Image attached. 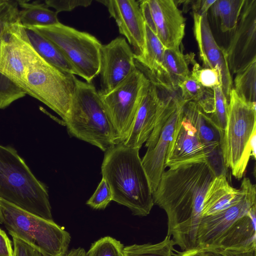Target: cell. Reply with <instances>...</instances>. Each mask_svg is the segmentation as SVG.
<instances>
[{"mask_svg":"<svg viewBox=\"0 0 256 256\" xmlns=\"http://www.w3.org/2000/svg\"><path fill=\"white\" fill-rule=\"evenodd\" d=\"M216 174L206 162L169 168L152 193L154 204L168 218L167 235L182 250L197 248L196 236L204 202Z\"/></svg>","mask_w":256,"mask_h":256,"instance_id":"cell-1","label":"cell"},{"mask_svg":"<svg viewBox=\"0 0 256 256\" xmlns=\"http://www.w3.org/2000/svg\"><path fill=\"white\" fill-rule=\"evenodd\" d=\"M139 150L123 143L114 145L105 152L101 171L112 200L128 207L134 215L144 216L150 214L154 204Z\"/></svg>","mask_w":256,"mask_h":256,"instance_id":"cell-2","label":"cell"},{"mask_svg":"<svg viewBox=\"0 0 256 256\" xmlns=\"http://www.w3.org/2000/svg\"><path fill=\"white\" fill-rule=\"evenodd\" d=\"M0 200L52 220L48 189L10 146L0 144Z\"/></svg>","mask_w":256,"mask_h":256,"instance_id":"cell-3","label":"cell"},{"mask_svg":"<svg viewBox=\"0 0 256 256\" xmlns=\"http://www.w3.org/2000/svg\"><path fill=\"white\" fill-rule=\"evenodd\" d=\"M64 123L70 136L104 152L116 144L113 126L92 82L77 78L69 116Z\"/></svg>","mask_w":256,"mask_h":256,"instance_id":"cell-4","label":"cell"},{"mask_svg":"<svg viewBox=\"0 0 256 256\" xmlns=\"http://www.w3.org/2000/svg\"><path fill=\"white\" fill-rule=\"evenodd\" d=\"M0 224L36 248L43 256H64L70 234L54 221L48 220L0 200Z\"/></svg>","mask_w":256,"mask_h":256,"instance_id":"cell-5","label":"cell"},{"mask_svg":"<svg viewBox=\"0 0 256 256\" xmlns=\"http://www.w3.org/2000/svg\"><path fill=\"white\" fill-rule=\"evenodd\" d=\"M256 106L240 98L232 88L222 148L226 167L238 180L243 177L251 156L250 142L256 134Z\"/></svg>","mask_w":256,"mask_h":256,"instance_id":"cell-6","label":"cell"},{"mask_svg":"<svg viewBox=\"0 0 256 256\" xmlns=\"http://www.w3.org/2000/svg\"><path fill=\"white\" fill-rule=\"evenodd\" d=\"M76 80L75 75L54 66L38 54L28 67L24 90L64 121L69 116Z\"/></svg>","mask_w":256,"mask_h":256,"instance_id":"cell-7","label":"cell"},{"mask_svg":"<svg viewBox=\"0 0 256 256\" xmlns=\"http://www.w3.org/2000/svg\"><path fill=\"white\" fill-rule=\"evenodd\" d=\"M30 28L52 42L78 75L91 83L100 74L102 44L94 36L60 22Z\"/></svg>","mask_w":256,"mask_h":256,"instance_id":"cell-8","label":"cell"},{"mask_svg":"<svg viewBox=\"0 0 256 256\" xmlns=\"http://www.w3.org/2000/svg\"><path fill=\"white\" fill-rule=\"evenodd\" d=\"M150 82L137 68L111 92L100 95L106 112L113 126L116 144L128 138L138 105Z\"/></svg>","mask_w":256,"mask_h":256,"instance_id":"cell-9","label":"cell"},{"mask_svg":"<svg viewBox=\"0 0 256 256\" xmlns=\"http://www.w3.org/2000/svg\"><path fill=\"white\" fill-rule=\"evenodd\" d=\"M38 55L18 20L0 42V82L24 90L28 67Z\"/></svg>","mask_w":256,"mask_h":256,"instance_id":"cell-10","label":"cell"},{"mask_svg":"<svg viewBox=\"0 0 256 256\" xmlns=\"http://www.w3.org/2000/svg\"><path fill=\"white\" fill-rule=\"evenodd\" d=\"M146 24L168 49H180L185 18L172 0L138 1Z\"/></svg>","mask_w":256,"mask_h":256,"instance_id":"cell-11","label":"cell"},{"mask_svg":"<svg viewBox=\"0 0 256 256\" xmlns=\"http://www.w3.org/2000/svg\"><path fill=\"white\" fill-rule=\"evenodd\" d=\"M226 49L230 74L256 61V0H244L236 26Z\"/></svg>","mask_w":256,"mask_h":256,"instance_id":"cell-12","label":"cell"},{"mask_svg":"<svg viewBox=\"0 0 256 256\" xmlns=\"http://www.w3.org/2000/svg\"><path fill=\"white\" fill-rule=\"evenodd\" d=\"M240 186L244 194L238 203L218 214L201 217L196 236L197 248L214 247L228 228L256 204V185L248 178H244Z\"/></svg>","mask_w":256,"mask_h":256,"instance_id":"cell-13","label":"cell"},{"mask_svg":"<svg viewBox=\"0 0 256 256\" xmlns=\"http://www.w3.org/2000/svg\"><path fill=\"white\" fill-rule=\"evenodd\" d=\"M100 56V95L114 90L137 68L134 54L123 37L102 44Z\"/></svg>","mask_w":256,"mask_h":256,"instance_id":"cell-14","label":"cell"},{"mask_svg":"<svg viewBox=\"0 0 256 256\" xmlns=\"http://www.w3.org/2000/svg\"><path fill=\"white\" fill-rule=\"evenodd\" d=\"M207 15L208 13L200 14L193 12L194 36L204 68H215L219 72L222 76V90L229 102L230 94L233 88L226 49L220 46L215 40Z\"/></svg>","mask_w":256,"mask_h":256,"instance_id":"cell-15","label":"cell"},{"mask_svg":"<svg viewBox=\"0 0 256 256\" xmlns=\"http://www.w3.org/2000/svg\"><path fill=\"white\" fill-rule=\"evenodd\" d=\"M99 2L108 8L114 18L120 33L131 46L134 56L143 54L146 46V22L138 1L134 0H105Z\"/></svg>","mask_w":256,"mask_h":256,"instance_id":"cell-16","label":"cell"},{"mask_svg":"<svg viewBox=\"0 0 256 256\" xmlns=\"http://www.w3.org/2000/svg\"><path fill=\"white\" fill-rule=\"evenodd\" d=\"M206 159L196 128L182 112L168 146L165 160L166 168L206 161Z\"/></svg>","mask_w":256,"mask_h":256,"instance_id":"cell-17","label":"cell"},{"mask_svg":"<svg viewBox=\"0 0 256 256\" xmlns=\"http://www.w3.org/2000/svg\"><path fill=\"white\" fill-rule=\"evenodd\" d=\"M183 113L196 128L207 156L206 162L216 176H226L228 168L223 158L222 138L218 130L210 117L194 102L185 104Z\"/></svg>","mask_w":256,"mask_h":256,"instance_id":"cell-18","label":"cell"},{"mask_svg":"<svg viewBox=\"0 0 256 256\" xmlns=\"http://www.w3.org/2000/svg\"><path fill=\"white\" fill-rule=\"evenodd\" d=\"M161 100L162 94L158 86L150 80L137 108L128 136L123 142L124 145L140 149L146 142L154 128Z\"/></svg>","mask_w":256,"mask_h":256,"instance_id":"cell-19","label":"cell"},{"mask_svg":"<svg viewBox=\"0 0 256 256\" xmlns=\"http://www.w3.org/2000/svg\"><path fill=\"white\" fill-rule=\"evenodd\" d=\"M186 103L184 102L180 104L172 114L162 128L156 140L146 148V152L142 160L152 193L156 190L161 176L165 171V160L168 146Z\"/></svg>","mask_w":256,"mask_h":256,"instance_id":"cell-20","label":"cell"},{"mask_svg":"<svg viewBox=\"0 0 256 256\" xmlns=\"http://www.w3.org/2000/svg\"><path fill=\"white\" fill-rule=\"evenodd\" d=\"M256 204L236 220L210 248L246 252L256 250Z\"/></svg>","mask_w":256,"mask_h":256,"instance_id":"cell-21","label":"cell"},{"mask_svg":"<svg viewBox=\"0 0 256 256\" xmlns=\"http://www.w3.org/2000/svg\"><path fill=\"white\" fill-rule=\"evenodd\" d=\"M244 190L232 186L226 176H216L212 180L206 192L202 216L218 214L238 203L243 198Z\"/></svg>","mask_w":256,"mask_h":256,"instance_id":"cell-22","label":"cell"},{"mask_svg":"<svg viewBox=\"0 0 256 256\" xmlns=\"http://www.w3.org/2000/svg\"><path fill=\"white\" fill-rule=\"evenodd\" d=\"M18 2L22 8L19 11V20L24 28L50 26L60 22L58 13L50 10L45 3L30 2L27 0H18Z\"/></svg>","mask_w":256,"mask_h":256,"instance_id":"cell-23","label":"cell"},{"mask_svg":"<svg viewBox=\"0 0 256 256\" xmlns=\"http://www.w3.org/2000/svg\"><path fill=\"white\" fill-rule=\"evenodd\" d=\"M24 28L30 43L44 60L64 72L75 75L70 64L52 42L36 31L30 28Z\"/></svg>","mask_w":256,"mask_h":256,"instance_id":"cell-24","label":"cell"},{"mask_svg":"<svg viewBox=\"0 0 256 256\" xmlns=\"http://www.w3.org/2000/svg\"><path fill=\"white\" fill-rule=\"evenodd\" d=\"M164 56L168 84L178 90V84L190 74L188 66L195 61L194 54L184 55L180 49L165 48Z\"/></svg>","mask_w":256,"mask_h":256,"instance_id":"cell-25","label":"cell"},{"mask_svg":"<svg viewBox=\"0 0 256 256\" xmlns=\"http://www.w3.org/2000/svg\"><path fill=\"white\" fill-rule=\"evenodd\" d=\"M180 98L186 102L197 104L202 112L208 116L214 110V96L212 89L202 86L190 76L178 84Z\"/></svg>","mask_w":256,"mask_h":256,"instance_id":"cell-26","label":"cell"},{"mask_svg":"<svg viewBox=\"0 0 256 256\" xmlns=\"http://www.w3.org/2000/svg\"><path fill=\"white\" fill-rule=\"evenodd\" d=\"M244 0H216L211 6L214 16L220 20L221 30L232 31L236 26Z\"/></svg>","mask_w":256,"mask_h":256,"instance_id":"cell-27","label":"cell"},{"mask_svg":"<svg viewBox=\"0 0 256 256\" xmlns=\"http://www.w3.org/2000/svg\"><path fill=\"white\" fill-rule=\"evenodd\" d=\"M234 86L233 89L240 98L256 104V61L236 74Z\"/></svg>","mask_w":256,"mask_h":256,"instance_id":"cell-28","label":"cell"},{"mask_svg":"<svg viewBox=\"0 0 256 256\" xmlns=\"http://www.w3.org/2000/svg\"><path fill=\"white\" fill-rule=\"evenodd\" d=\"M174 245L172 237L166 235L158 243L134 244L125 246L123 248V256H174Z\"/></svg>","mask_w":256,"mask_h":256,"instance_id":"cell-29","label":"cell"},{"mask_svg":"<svg viewBox=\"0 0 256 256\" xmlns=\"http://www.w3.org/2000/svg\"><path fill=\"white\" fill-rule=\"evenodd\" d=\"M214 96V110L208 116L220 132L222 144L226 126L228 102L224 94L222 85L212 88Z\"/></svg>","mask_w":256,"mask_h":256,"instance_id":"cell-30","label":"cell"},{"mask_svg":"<svg viewBox=\"0 0 256 256\" xmlns=\"http://www.w3.org/2000/svg\"><path fill=\"white\" fill-rule=\"evenodd\" d=\"M18 0H0V42L18 20Z\"/></svg>","mask_w":256,"mask_h":256,"instance_id":"cell-31","label":"cell"},{"mask_svg":"<svg viewBox=\"0 0 256 256\" xmlns=\"http://www.w3.org/2000/svg\"><path fill=\"white\" fill-rule=\"evenodd\" d=\"M124 248L119 240L104 236L94 242L85 256H123Z\"/></svg>","mask_w":256,"mask_h":256,"instance_id":"cell-32","label":"cell"},{"mask_svg":"<svg viewBox=\"0 0 256 256\" xmlns=\"http://www.w3.org/2000/svg\"><path fill=\"white\" fill-rule=\"evenodd\" d=\"M192 64L194 66L190 76L202 86L206 88L212 89L216 86L222 85V76L217 70L202 68L196 61Z\"/></svg>","mask_w":256,"mask_h":256,"instance_id":"cell-33","label":"cell"},{"mask_svg":"<svg viewBox=\"0 0 256 256\" xmlns=\"http://www.w3.org/2000/svg\"><path fill=\"white\" fill-rule=\"evenodd\" d=\"M112 200V196L110 188L106 180L102 178L95 192L86 204L94 209L103 210Z\"/></svg>","mask_w":256,"mask_h":256,"instance_id":"cell-34","label":"cell"},{"mask_svg":"<svg viewBox=\"0 0 256 256\" xmlns=\"http://www.w3.org/2000/svg\"><path fill=\"white\" fill-rule=\"evenodd\" d=\"M90 0H46L45 4L48 7L53 8L58 14L62 12H70L78 6L87 7L90 6Z\"/></svg>","mask_w":256,"mask_h":256,"instance_id":"cell-35","label":"cell"},{"mask_svg":"<svg viewBox=\"0 0 256 256\" xmlns=\"http://www.w3.org/2000/svg\"><path fill=\"white\" fill-rule=\"evenodd\" d=\"M13 242V256H43L32 246L18 238L11 235Z\"/></svg>","mask_w":256,"mask_h":256,"instance_id":"cell-36","label":"cell"},{"mask_svg":"<svg viewBox=\"0 0 256 256\" xmlns=\"http://www.w3.org/2000/svg\"><path fill=\"white\" fill-rule=\"evenodd\" d=\"M202 250H204L206 256H256V250L238 252L225 250L220 248H208Z\"/></svg>","mask_w":256,"mask_h":256,"instance_id":"cell-37","label":"cell"},{"mask_svg":"<svg viewBox=\"0 0 256 256\" xmlns=\"http://www.w3.org/2000/svg\"><path fill=\"white\" fill-rule=\"evenodd\" d=\"M12 242L6 233L0 228V256H13Z\"/></svg>","mask_w":256,"mask_h":256,"instance_id":"cell-38","label":"cell"},{"mask_svg":"<svg viewBox=\"0 0 256 256\" xmlns=\"http://www.w3.org/2000/svg\"><path fill=\"white\" fill-rule=\"evenodd\" d=\"M174 256H206L204 250L200 248L177 252Z\"/></svg>","mask_w":256,"mask_h":256,"instance_id":"cell-39","label":"cell"},{"mask_svg":"<svg viewBox=\"0 0 256 256\" xmlns=\"http://www.w3.org/2000/svg\"><path fill=\"white\" fill-rule=\"evenodd\" d=\"M256 134H254L251 139L250 142V146L252 151L251 156L254 159L256 160Z\"/></svg>","mask_w":256,"mask_h":256,"instance_id":"cell-40","label":"cell"}]
</instances>
